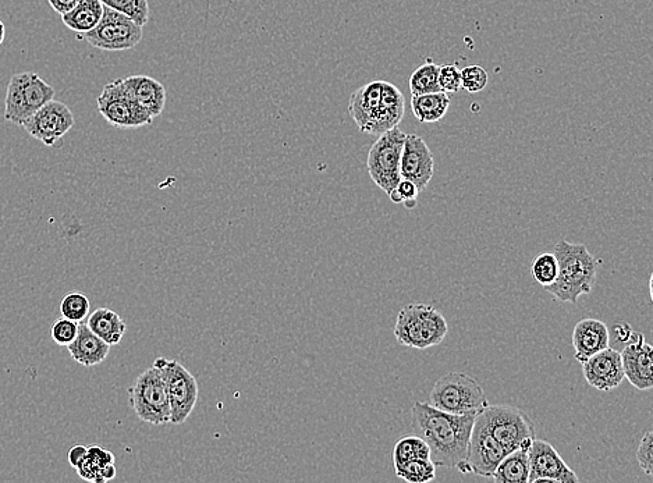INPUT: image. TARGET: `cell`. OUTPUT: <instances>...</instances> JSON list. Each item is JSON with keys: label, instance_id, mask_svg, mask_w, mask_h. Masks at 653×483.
Wrapping results in <instances>:
<instances>
[{"label": "cell", "instance_id": "6da1fadb", "mask_svg": "<svg viewBox=\"0 0 653 483\" xmlns=\"http://www.w3.org/2000/svg\"><path fill=\"white\" fill-rule=\"evenodd\" d=\"M478 414L456 415L445 413L424 401L413 406L414 435L424 439L436 467L457 468L463 471L472 426Z\"/></svg>", "mask_w": 653, "mask_h": 483}, {"label": "cell", "instance_id": "7a4b0ae2", "mask_svg": "<svg viewBox=\"0 0 653 483\" xmlns=\"http://www.w3.org/2000/svg\"><path fill=\"white\" fill-rule=\"evenodd\" d=\"M556 255L559 272L555 282L545 287L557 303L577 305L578 298L591 293L598 276L601 259L595 258L584 244L559 241Z\"/></svg>", "mask_w": 653, "mask_h": 483}, {"label": "cell", "instance_id": "3957f363", "mask_svg": "<svg viewBox=\"0 0 653 483\" xmlns=\"http://www.w3.org/2000/svg\"><path fill=\"white\" fill-rule=\"evenodd\" d=\"M449 333L445 316L427 304H408L397 315L395 337L401 346L427 350L439 346Z\"/></svg>", "mask_w": 653, "mask_h": 483}, {"label": "cell", "instance_id": "277c9868", "mask_svg": "<svg viewBox=\"0 0 653 483\" xmlns=\"http://www.w3.org/2000/svg\"><path fill=\"white\" fill-rule=\"evenodd\" d=\"M429 404L445 413L479 414L489 406L488 397L477 379L464 372H449L436 380Z\"/></svg>", "mask_w": 653, "mask_h": 483}, {"label": "cell", "instance_id": "5b68a950", "mask_svg": "<svg viewBox=\"0 0 653 483\" xmlns=\"http://www.w3.org/2000/svg\"><path fill=\"white\" fill-rule=\"evenodd\" d=\"M55 99V88L42 80L37 73L14 74L7 85L5 99L6 122L23 126L37 110Z\"/></svg>", "mask_w": 653, "mask_h": 483}, {"label": "cell", "instance_id": "8992f818", "mask_svg": "<svg viewBox=\"0 0 653 483\" xmlns=\"http://www.w3.org/2000/svg\"><path fill=\"white\" fill-rule=\"evenodd\" d=\"M152 367L161 372L165 382L170 404V424H184L197 406L200 394L197 379L179 361L165 357L156 358Z\"/></svg>", "mask_w": 653, "mask_h": 483}, {"label": "cell", "instance_id": "52a82bcc", "mask_svg": "<svg viewBox=\"0 0 653 483\" xmlns=\"http://www.w3.org/2000/svg\"><path fill=\"white\" fill-rule=\"evenodd\" d=\"M130 407L137 418L147 424H170L168 392L161 372L155 367L145 369L129 389Z\"/></svg>", "mask_w": 653, "mask_h": 483}, {"label": "cell", "instance_id": "ba28073f", "mask_svg": "<svg viewBox=\"0 0 653 483\" xmlns=\"http://www.w3.org/2000/svg\"><path fill=\"white\" fill-rule=\"evenodd\" d=\"M481 414L489 432L505 447L507 453L521 447H530L537 438L534 422L520 408L500 404L486 407Z\"/></svg>", "mask_w": 653, "mask_h": 483}, {"label": "cell", "instance_id": "9c48e42d", "mask_svg": "<svg viewBox=\"0 0 653 483\" xmlns=\"http://www.w3.org/2000/svg\"><path fill=\"white\" fill-rule=\"evenodd\" d=\"M406 133L399 127L386 131L369 149L367 169L372 181L389 194L400 183V162Z\"/></svg>", "mask_w": 653, "mask_h": 483}, {"label": "cell", "instance_id": "30bf717a", "mask_svg": "<svg viewBox=\"0 0 653 483\" xmlns=\"http://www.w3.org/2000/svg\"><path fill=\"white\" fill-rule=\"evenodd\" d=\"M98 110L110 126L129 130L151 126L154 117L145 112L131 97L124 78L105 85L98 97Z\"/></svg>", "mask_w": 653, "mask_h": 483}, {"label": "cell", "instance_id": "8fae6325", "mask_svg": "<svg viewBox=\"0 0 653 483\" xmlns=\"http://www.w3.org/2000/svg\"><path fill=\"white\" fill-rule=\"evenodd\" d=\"M78 37L85 39L88 44L101 51H129L136 48L143 39V27L138 26L124 14L104 5V16L98 26Z\"/></svg>", "mask_w": 653, "mask_h": 483}, {"label": "cell", "instance_id": "7c38bea8", "mask_svg": "<svg viewBox=\"0 0 653 483\" xmlns=\"http://www.w3.org/2000/svg\"><path fill=\"white\" fill-rule=\"evenodd\" d=\"M507 450L493 438L485 419L479 413L472 426L466 463L461 474H474L482 478H492L500 461L505 458Z\"/></svg>", "mask_w": 653, "mask_h": 483}, {"label": "cell", "instance_id": "4fadbf2b", "mask_svg": "<svg viewBox=\"0 0 653 483\" xmlns=\"http://www.w3.org/2000/svg\"><path fill=\"white\" fill-rule=\"evenodd\" d=\"M74 115L69 106L63 102L49 101L37 110L30 119L24 122V130L35 140L41 141L46 147H55L56 142L73 129Z\"/></svg>", "mask_w": 653, "mask_h": 483}, {"label": "cell", "instance_id": "5bb4252c", "mask_svg": "<svg viewBox=\"0 0 653 483\" xmlns=\"http://www.w3.org/2000/svg\"><path fill=\"white\" fill-rule=\"evenodd\" d=\"M530 477L528 482L578 483L580 478L571 470L555 447L542 439H534L528 451Z\"/></svg>", "mask_w": 653, "mask_h": 483}, {"label": "cell", "instance_id": "9a60e30c", "mask_svg": "<svg viewBox=\"0 0 653 483\" xmlns=\"http://www.w3.org/2000/svg\"><path fill=\"white\" fill-rule=\"evenodd\" d=\"M434 173V154L427 142L417 134H406L400 162L401 179L413 181L422 193L431 183Z\"/></svg>", "mask_w": 653, "mask_h": 483}, {"label": "cell", "instance_id": "2e32d148", "mask_svg": "<svg viewBox=\"0 0 653 483\" xmlns=\"http://www.w3.org/2000/svg\"><path fill=\"white\" fill-rule=\"evenodd\" d=\"M624 376L635 389L647 392L653 387V347L642 333H634L620 353Z\"/></svg>", "mask_w": 653, "mask_h": 483}, {"label": "cell", "instance_id": "e0dca14e", "mask_svg": "<svg viewBox=\"0 0 653 483\" xmlns=\"http://www.w3.org/2000/svg\"><path fill=\"white\" fill-rule=\"evenodd\" d=\"M582 374L589 386L601 392H610L624 382L623 362L620 351L605 348L587 361L582 362Z\"/></svg>", "mask_w": 653, "mask_h": 483}, {"label": "cell", "instance_id": "ac0fdd59", "mask_svg": "<svg viewBox=\"0 0 653 483\" xmlns=\"http://www.w3.org/2000/svg\"><path fill=\"white\" fill-rule=\"evenodd\" d=\"M404 110H406V101L399 88L388 81H383L381 102L365 134L381 136L386 131L399 127Z\"/></svg>", "mask_w": 653, "mask_h": 483}, {"label": "cell", "instance_id": "d6986e66", "mask_svg": "<svg viewBox=\"0 0 653 483\" xmlns=\"http://www.w3.org/2000/svg\"><path fill=\"white\" fill-rule=\"evenodd\" d=\"M610 346V333L606 323L595 318H585L578 322L573 332L574 357L578 362Z\"/></svg>", "mask_w": 653, "mask_h": 483}, {"label": "cell", "instance_id": "ffe728a7", "mask_svg": "<svg viewBox=\"0 0 653 483\" xmlns=\"http://www.w3.org/2000/svg\"><path fill=\"white\" fill-rule=\"evenodd\" d=\"M124 83H126L131 97L145 112H148L154 119L162 115L166 106V98H168L162 83L148 76L127 77L124 78Z\"/></svg>", "mask_w": 653, "mask_h": 483}, {"label": "cell", "instance_id": "44dd1931", "mask_svg": "<svg viewBox=\"0 0 653 483\" xmlns=\"http://www.w3.org/2000/svg\"><path fill=\"white\" fill-rule=\"evenodd\" d=\"M73 360L84 367H95L108 358L110 346L95 335L87 323L80 322L76 339L67 346Z\"/></svg>", "mask_w": 653, "mask_h": 483}, {"label": "cell", "instance_id": "7402d4cb", "mask_svg": "<svg viewBox=\"0 0 653 483\" xmlns=\"http://www.w3.org/2000/svg\"><path fill=\"white\" fill-rule=\"evenodd\" d=\"M383 81H372L351 94L349 112L361 133L367 131L382 97Z\"/></svg>", "mask_w": 653, "mask_h": 483}, {"label": "cell", "instance_id": "603a6c76", "mask_svg": "<svg viewBox=\"0 0 653 483\" xmlns=\"http://www.w3.org/2000/svg\"><path fill=\"white\" fill-rule=\"evenodd\" d=\"M76 470L85 481L108 482L116 477L115 456L102 447H88L87 456L77 465Z\"/></svg>", "mask_w": 653, "mask_h": 483}, {"label": "cell", "instance_id": "cb8c5ba5", "mask_svg": "<svg viewBox=\"0 0 653 483\" xmlns=\"http://www.w3.org/2000/svg\"><path fill=\"white\" fill-rule=\"evenodd\" d=\"M87 326L110 347L122 342L127 332V325L122 316L109 308H98L97 311L92 312Z\"/></svg>", "mask_w": 653, "mask_h": 483}, {"label": "cell", "instance_id": "d4e9b609", "mask_svg": "<svg viewBox=\"0 0 653 483\" xmlns=\"http://www.w3.org/2000/svg\"><path fill=\"white\" fill-rule=\"evenodd\" d=\"M104 16V3L101 0H78L69 13L63 14V24L74 33L85 34L94 30Z\"/></svg>", "mask_w": 653, "mask_h": 483}, {"label": "cell", "instance_id": "484cf974", "mask_svg": "<svg viewBox=\"0 0 653 483\" xmlns=\"http://www.w3.org/2000/svg\"><path fill=\"white\" fill-rule=\"evenodd\" d=\"M531 447V446H530ZM530 447L510 451L500 461L492 479L498 483H527L530 477Z\"/></svg>", "mask_w": 653, "mask_h": 483}, {"label": "cell", "instance_id": "4316f807", "mask_svg": "<svg viewBox=\"0 0 653 483\" xmlns=\"http://www.w3.org/2000/svg\"><path fill=\"white\" fill-rule=\"evenodd\" d=\"M450 97L446 92L415 95L411 98V110L421 123L440 122L449 112Z\"/></svg>", "mask_w": 653, "mask_h": 483}, {"label": "cell", "instance_id": "83f0119b", "mask_svg": "<svg viewBox=\"0 0 653 483\" xmlns=\"http://www.w3.org/2000/svg\"><path fill=\"white\" fill-rule=\"evenodd\" d=\"M413 460H431L429 446L420 436H403L393 450V463L400 465Z\"/></svg>", "mask_w": 653, "mask_h": 483}, {"label": "cell", "instance_id": "f1b7e54d", "mask_svg": "<svg viewBox=\"0 0 653 483\" xmlns=\"http://www.w3.org/2000/svg\"><path fill=\"white\" fill-rule=\"evenodd\" d=\"M438 74L439 66L435 65L431 59H429L425 65L417 67V69L413 71V74H411L410 80H408V85H410V91L411 94H413V97H415V95L439 92Z\"/></svg>", "mask_w": 653, "mask_h": 483}, {"label": "cell", "instance_id": "f546056e", "mask_svg": "<svg viewBox=\"0 0 653 483\" xmlns=\"http://www.w3.org/2000/svg\"><path fill=\"white\" fill-rule=\"evenodd\" d=\"M397 477L408 483H428L436 478V465L431 460H413L395 465Z\"/></svg>", "mask_w": 653, "mask_h": 483}, {"label": "cell", "instance_id": "4dcf8cb0", "mask_svg": "<svg viewBox=\"0 0 653 483\" xmlns=\"http://www.w3.org/2000/svg\"><path fill=\"white\" fill-rule=\"evenodd\" d=\"M101 2L105 6L110 7V9L129 17L130 20H133L140 27H144L148 23V0H101Z\"/></svg>", "mask_w": 653, "mask_h": 483}, {"label": "cell", "instance_id": "1f68e13d", "mask_svg": "<svg viewBox=\"0 0 653 483\" xmlns=\"http://www.w3.org/2000/svg\"><path fill=\"white\" fill-rule=\"evenodd\" d=\"M90 300L81 291H72L67 293L60 303V312L62 316L74 322H83L90 315Z\"/></svg>", "mask_w": 653, "mask_h": 483}, {"label": "cell", "instance_id": "d6a6232c", "mask_svg": "<svg viewBox=\"0 0 653 483\" xmlns=\"http://www.w3.org/2000/svg\"><path fill=\"white\" fill-rule=\"evenodd\" d=\"M532 276L542 287L549 286L555 282L559 265H557L556 255L553 252H544L534 259L531 266Z\"/></svg>", "mask_w": 653, "mask_h": 483}, {"label": "cell", "instance_id": "836d02e7", "mask_svg": "<svg viewBox=\"0 0 653 483\" xmlns=\"http://www.w3.org/2000/svg\"><path fill=\"white\" fill-rule=\"evenodd\" d=\"M461 71V88L470 94H478L488 85V73L481 66H467Z\"/></svg>", "mask_w": 653, "mask_h": 483}, {"label": "cell", "instance_id": "e575fe53", "mask_svg": "<svg viewBox=\"0 0 653 483\" xmlns=\"http://www.w3.org/2000/svg\"><path fill=\"white\" fill-rule=\"evenodd\" d=\"M78 326H80V323L70 321V319L65 318V316L58 319V321L53 323L51 329L53 342L58 344V346H69V344H72L74 339L77 337Z\"/></svg>", "mask_w": 653, "mask_h": 483}, {"label": "cell", "instance_id": "d590c367", "mask_svg": "<svg viewBox=\"0 0 653 483\" xmlns=\"http://www.w3.org/2000/svg\"><path fill=\"white\" fill-rule=\"evenodd\" d=\"M438 84L440 91L457 94L461 90V71L457 65L439 66Z\"/></svg>", "mask_w": 653, "mask_h": 483}, {"label": "cell", "instance_id": "8d00e7d4", "mask_svg": "<svg viewBox=\"0 0 653 483\" xmlns=\"http://www.w3.org/2000/svg\"><path fill=\"white\" fill-rule=\"evenodd\" d=\"M637 461L640 468L645 475L652 477L653 475V433L652 431L645 432L642 436L640 446L637 450Z\"/></svg>", "mask_w": 653, "mask_h": 483}, {"label": "cell", "instance_id": "74e56055", "mask_svg": "<svg viewBox=\"0 0 653 483\" xmlns=\"http://www.w3.org/2000/svg\"><path fill=\"white\" fill-rule=\"evenodd\" d=\"M396 190L399 191L401 198H403V207L406 209H414L417 207L418 195H420V190L415 186L413 181L401 179L400 183L397 184Z\"/></svg>", "mask_w": 653, "mask_h": 483}, {"label": "cell", "instance_id": "f35d334b", "mask_svg": "<svg viewBox=\"0 0 653 483\" xmlns=\"http://www.w3.org/2000/svg\"><path fill=\"white\" fill-rule=\"evenodd\" d=\"M77 2L78 0H49V5L56 13L63 16V14L69 13L77 5Z\"/></svg>", "mask_w": 653, "mask_h": 483}, {"label": "cell", "instance_id": "ab89813d", "mask_svg": "<svg viewBox=\"0 0 653 483\" xmlns=\"http://www.w3.org/2000/svg\"><path fill=\"white\" fill-rule=\"evenodd\" d=\"M88 447L85 446H74L69 451V463L72 467L76 468L81 461L84 460L87 456Z\"/></svg>", "mask_w": 653, "mask_h": 483}, {"label": "cell", "instance_id": "60d3db41", "mask_svg": "<svg viewBox=\"0 0 653 483\" xmlns=\"http://www.w3.org/2000/svg\"><path fill=\"white\" fill-rule=\"evenodd\" d=\"M615 333L616 339L619 340V342L627 343L628 340H630L631 335H633V330H631V326L628 325V323H616Z\"/></svg>", "mask_w": 653, "mask_h": 483}, {"label": "cell", "instance_id": "b9f144b4", "mask_svg": "<svg viewBox=\"0 0 653 483\" xmlns=\"http://www.w3.org/2000/svg\"><path fill=\"white\" fill-rule=\"evenodd\" d=\"M5 38H6V27L5 24H3V21L0 20V45L3 44Z\"/></svg>", "mask_w": 653, "mask_h": 483}, {"label": "cell", "instance_id": "7bdbcfd3", "mask_svg": "<svg viewBox=\"0 0 653 483\" xmlns=\"http://www.w3.org/2000/svg\"><path fill=\"white\" fill-rule=\"evenodd\" d=\"M652 283H653V276L649 277V284H648V286H649V296H651V298H653Z\"/></svg>", "mask_w": 653, "mask_h": 483}]
</instances>
